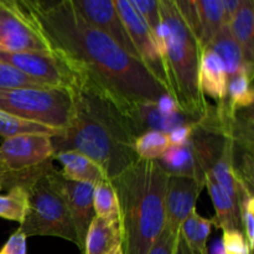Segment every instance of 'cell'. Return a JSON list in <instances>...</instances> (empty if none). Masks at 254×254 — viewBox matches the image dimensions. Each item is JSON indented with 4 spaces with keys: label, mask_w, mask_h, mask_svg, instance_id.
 <instances>
[{
    "label": "cell",
    "mask_w": 254,
    "mask_h": 254,
    "mask_svg": "<svg viewBox=\"0 0 254 254\" xmlns=\"http://www.w3.org/2000/svg\"><path fill=\"white\" fill-rule=\"evenodd\" d=\"M223 4V25H230L235 17L238 7L241 5V0H222Z\"/></svg>",
    "instance_id": "d590c367"
},
{
    "label": "cell",
    "mask_w": 254,
    "mask_h": 254,
    "mask_svg": "<svg viewBox=\"0 0 254 254\" xmlns=\"http://www.w3.org/2000/svg\"><path fill=\"white\" fill-rule=\"evenodd\" d=\"M205 186L207 188L216 210V217L212 220L213 225H216L217 228H222L223 231H240L242 226H241L240 207L237 202L208 174H206Z\"/></svg>",
    "instance_id": "d6986e66"
},
{
    "label": "cell",
    "mask_w": 254,
    "mask_h": 254,
    "mask_svg": "<svg viewBox=\"0 0 254 254\" xmlns=\"http://www.w3.org/2000/svg\"><path fill=\"white\" fill-rule=\"evenodd\" d=\"M114 6H116L121 19L123 20L124 26L128 31L129 37L135 47V51L140 61L153 73V76L165 87L169 93L163 57H161L160 50H159L154 35L148 29L130 0H116Z\"/></svg>",
    "instance_id": "30bf717a"
},
{
    "label": "cell",
    "mask_w": 254,
    "mask_h": 254,
    "mask_svg": "<svg viewBox=\"0 0 254 254\" xmlns=\"http://www.w3.org/2000/svg\"><path fill=\"white\" fill-rule=\"evenodd\" d=\"M200 87L203 96L207 94L217 103L227 101L228 78L225 66L220 57L207 47L202 50L201 55Z\"/></svg>",
    "instance_id": "e0dca14e"
},
{
    "label": "cell",
    "mask_w": 254,
    "mask_h": 254,
    "mask_svg": "<svg viewBox=\"0 0 254 254\" xmlns=\"http://www.w3.org/2000/svg\"><path fill=\"white\" fill-rule=\"evenodd\" d=\"M231 32L240 45L245 62L253 67L254 60V1L241 0V5L232 19Z\"/></svg>",
    "instance_id": "44dd1931"
},
{
    "label": "cell",
    "mask_w": 254,
    "mask_h": 254,
    "mask_svg": "<svg viewBox=\"0 0 254 254\" xmlns=\"http://www.w3.org/2000/svg\"><path fill=\"white\" fill-rule=\"evenodd\" d=\"M27 208V188L16 186L0 195V217L22 223Z\"/></svg>",
    "instance_id": "484cf974"
},
{
    "label": "cell",
    "mask_w": 254,
    "mask_h": 254,
    "mask_svg": "<svg viewBox=\"0 0 254 254\" xmlns=\"http://www.w3.org/2000/svg\"><path fill=\"white\" fill-rule=\"evenodd\" d=\"M47 86L30 78L19 69L0 61V89L46 88Z\"/></svg>",
    "instance_id": "f546056e"
},
{
    "label": "cell",
    "mask_w": 254,
    "mask_h": 254,
    "mask_svg": "<svg viewBox=\"0 0 254 254\" xmlns=\"http://www.w3.org/2000/svg\"><path fill=\"white\" fill-rule=\"evenodd\" d=\"M206 47L220 57L225 66L228 82L243 69H252L253 71V67L245 62L240 45L233 37L228 25H223Z\"/></svg>",
    "instance_id": "ac0fdd59"
},
{
    "label": "cell",
    "mask_w": 254,
    "mask_h": 254,
    "mask_svg": "<svg viewBox=\"0 0 254 254\" xmlns=\"http://www.w3.org/2000/svg\"><path fill=\"white\" fill-rule=\"evenodd\" d=\"M211 254H225V250H223V246L221 241H217V242L213 243Z\"/></svg>",
    "instance_id": "74e56055"
},
{
    "label": "cell",
    "mask_w": 254,
    "mask_h": 254,
    "mask_svg": "<svg viewBox=\"0 0 254 254\" xmlns=\"http://www.w3.org/2000/svg\"><path fill=\"white\" fill-rule=\"evenodd\" d=\"M191 133H192V126L191 124L178 127V128L174 129L173 131H170L168 134L169 143H170L171 146L184 145V144H186L189 141Z\"/></svg>",
    "instance_id": "e575fe53"
},
{
    "label": "cell",
    "mask_w": 254,
    "mask_h": 254,
    "mask_svg": "<svg viewBox=\"0 0 254 254\" xmlns=\"http://www.w3.org/2000/svg\"><path fill=\"white\" fill-rule=\"evenodd\" d=\"M54 159H57L64 166L61 171L64 178L74 181H82V183L98 184L99 181L104 180L103 171L94 161H92L88 156L78 153L74 150L61 151L54 155Z\"/></svg>",
    "instance_id": "7402d4cb"
},
{
    "label": "cell",
    "mask_w": 254,
    "mask_h": 254,
    "mask_svg": "<svg viewBox=\"0 0 254 254\" xmlns=\"http://www.w3.org/2000/svg\"><path fill=\"white\" fill-rule=\"evenodd\" d=\"M52 136L45 134H25L5 139L0 145V164L10 171L36 168L54 159Z\"/></svg>",
    "instance_id": "8fae6325"
},
{
    "label": "cell",
    "mask_w": 254,
    "mask_h": 254,
    "mask_svg": "<svg viewBox=\"0 0 254 254\" xmlns=\"http://www.w3.org/2000/svg\"><path fill=\"white\" fill-rule=\"evenodd\" d=\"M170 146L168 134L161 131H145L134 141V150L139 159L145 160H158L166 149Z\"/></svg>",
    "instance_id": "4316f807"
},
{
    "label": "cell",
    "mask_w": 254,
    "mask_h": 254,
    "mask_svg": "<svg viewBox=\"0 0 254 254\" xmlns=\"http://www.w3.org/2000/svg\"><path fill=\"white\" fill-rule=\"evenodd\" d=\"M93 207L96 216L98 217H108V216L119 213L118 198L113 184L108 179L99 181L94 186Z\"/></svg>",
    "instance_id": "f1b7e54d"
},
{
    "label": "cell",
    "mask_w": 254,
    "mask_h": 254,
    "mask_svg": "<svg viewBox=\"0 0 254 254\" xmlns=\"http://www.w3.org/2000/svg\"><path fill=\"white\" fill-rule=\"evenodd\" d=\"M0 112L61 133L71 123L73 99L71 91L64 88L0 89Z\"/></svg>",
    "instance_id": "8992f818"
},
{
    "label": "cell",
    "mask_w": 254,
    "mask_h": 254,
    "mask_svg": "<svg viewBox=\"0 0 254 254\" xmlns=\"http://www.w3.org/2000/svg\"><path fill=\"white\" fill-rule=\"evenodd\" d=\"M0 61L52 88L71 91L78 82L76 72L56 54L46 52H0Z\"/></svg>",
    "instance_id": "ba28073f"
},
{
    "label": "cell",
    "mask_w": 254,
    "mask_h": 254,
    "mask_svg": "<svg viewBox=\"0 0 254 254\" xmlns=\"http://www.w3.org/2000/svg\"><path fill=\"white\" fill-rule=\"evenodd\" d=\"M222 246L225 254H252L245 235L238 230L223 231Z\"/></svg>",
    "instance_id": "1f68e13d"
},
{
    "label": "cell",
    "mask_w": 254,
    "mask_h": 254,
    "mask_svg": "<svg viewBox=\"0 0 254 254\" xmlns=\"http://www.w3.org/2000/svg\"><path fill=\"white\" fill-rule=\"evenodd\" d=\"M0 52L54 54L24 0H0Z\"/></svg>",
    "instance_id": "52a82bcc"
},
{
    "label": "cell",
    "mask_w": 254,
    "mask_h": 254,
    "mask_svg": "<svg viewBox=\"0 0 254 254\" xmlns=\"http://www.w3.org/2000/svg\"><path fill=\"white\" fill-rule=\"evenodd\" d=\"M213 221L202 217L193 210L179 231V252L183 254H207L206 242L210 237Z\"/></svg>",
    "instance_id": "ffe728a7"
},
{
    "label": "cell",
    "mask_w": 254,
    "mask_h": 254,
    "mask_svg": "<svg viewBox=\"0 0 254 254\" xmlns=\"http://www.w3.org/2000/svg\"><path fill=\"white\" fill-rule=\"evenodd\" d=\"M77 11L91 26L116 42L122 50L139 59L123 20L112 0H72ZM140 60V59H139Z\"/></svg>",
    "instance_id": "7c38bea8"
},
{
    "label": "cell",
    "mask_w": 254,
    "mask_h": 254,
    "mask_svg": "<svg viewBox=\"0 0 254 254\" xmlns=\"http://www.w3.org/2000/svg\"><path fill=\"white\" fill-rule=\"evenodd\" d=\"M253 71L243 69L228 82L227 102L231 111L236 113L241 109L253 107L254 92L252 87Z\"/></svg>",
    "instance_id": "cb8c5ba5"
},
{
    "label": "cell",
    "mask_w": 254,
    "mask_h": 254,
    "mask_svg": "<svg viewBox=\"0 0 254 254\" xmlns=\"http://www.w3.org/2000/svg\"><path fill=\"white\" fill-rule=\"evenodd\" d=\"M161 26L155 41L160 50L169 94L181 112L203 117L208 106L200 87L202 47L174 0H159Z\"/></svg>",
    "instance_id": "277c9868"
},
{
    "label": "cell",
    "mask_w": 254,
    "mask_h": 254,
    "mask_svg": "<svg viewBox=\"0 0 254 254\" xmlns=\"http://www.w3.org/2000/svg\"><path fill=\"white\" fill-rule=\"evenodd\" d=\"M123 246L121 216L96 217L92 220L82 254H114Z\"/></svg>",
    "instance_id": "9a60e30c"
},
{
    "label": "cell",
    "mask_w": 254,
    "mask_h": 254,
    "mask_svg": "<svg viewBox=\"0 0 254 254\" xmlns=\"http://www.w3.org/2000/svg\"><path fill=\"white\" fill-rule=\"evenodd\" d=\"M148 254H179V235L164 227L151 245Z\"/></svg>",
    "instance_id": "d6a6232c"
},
{
    "label": "cell",
    "mask_w": 254,
    "mask_h": 254,
    "mask_svg": "<svg viewBox=\"0 0 254 254\" xmlns=\"http://www.w3.org/2000/svg\"><path fill=\"white\" fill-rule=\"evenodd\" d=\"M168 179L158 161L139 159L111 180L118 198L124 254H148L165 227Z\"/></svg>",
    "instance_id": "3957f363"
},
{
    "label": "cell",
    "mask_w": 254,
    "mask_h": 254,
    "mask_svg": "<svg viewBox=\"0 0 254 254\" xmlns=\"http://www.w3.org/2000/svg\"><path fill=\"white\" fill-rule=\"evenodd\" d=\"M50 164H52V159L36 168L26 169L22 171H10L9 169L0 164V190L9 191L16 186L27 188L30 184L34 183L39 176H41L46 171Z\"/></svg>",
    "instance_id": "83f0119b"
},
{
    "label": "cell",
    "mask_w": 254,
    "mask_h": 254,
    "mask_svg": "<svg viewBox=\"0 0 254 254\" xmlns=\"http://www.w3.org/2000/svg\"><path fill=\"white\" fill-rule=\"evenodd\" d=\"M205 184L190 178L169 176L165 192V227L179 235L181 225L196 210V201Z\"/></svg>",
    "instance_id": "4fadbf2b"
},
{
    "label": "cell",
    "mask_w": 254,
    "mask_h": 254,
    "mask_svg": "<svg viewBox=\"0 0 254 254\" xmlns=\"http://www.w3.org/2000/svg\"><path fill=\"white\" fill-rule=\"evenodd\" d=\"M133 6L139 12L143 21L145 22L148 29L156 39L158 32L161 26L160 9H159V0H130Z\"/></svg>",
    "instance_id": "4dcf8cb0"
},
{
    "label": "cell",
    "mask_w": 254,
    "mask_h": 254,
    "mask_svg": "<svg viewBox=\"0 0 254 254\" xmlns=\"http://www.w3.org/2000/svg\"><path fill=\"white\" fill-rule=\"evenodd\" d=\"M156 161L169 176L195 179L205 184L206 174L190 140L180 146L170 145Z\"/></svg>",
    "instance_id": "2e32d148"
},
{
    "label": "cell",
    "mask_w": 254,
    "mask_h": 254,
    "mask_svg": "<svg viewBox=\"0 0 254 254\" xmlns=\"http://www.w3.org/2000/svg\"><path fill=\"white\" fill-rule=\"evenodd\" d=\"M156 106L159 107L160 111H163L164 113H168V114L175 113V112L180 111L178 104H176V102L174 101L173 97L168 93L164 94V96H161L160 98H159V101L156 102Z\"/></svg>",
    "instance_id": "8d00e7d4"
},
{
    "label": "cell",
    "mask_w": 254,
    "mask_h": 254,
    "mask_svg": "<svg viewBox=\"0 0 254 254\" xmlns=\"http://www.w3.org/2000/svg\"><path fill=\"white\" fill-rule=\"evenodd\" d=\"M71 94V123L51 138L55 154L78 151L94 161L106 179L118 178L139 160L134 150L139 134L133 121L111 96L88 79L78 77Z\"/></svg>",
    "instance_id": "7a4b0ae2"
},
{
    "label": "cell",
    "mask_w": 254,
    "mask_h": 254,
    "mask_svg": "<svg viewBox=\"0 0 254 254\" xmlns=\"http://www.w3.org/2000/svg\"><path fill=\"white\" fill-rule=\"evenodd\" d=\"M50 183L59 191L60 195L66 202L76 228L78 248L81 252L84 248L87 231L92 220L96 217L93 207L94 184L82 183V181L69 180L62 175L61 171H57L54 165L47 170Z\"/></svg>",
    "instance_id": "9c48e42d"
},
{
    "label": "cell",
    "mask_w": 254,
    "mask_h": 254,
    "mask_svg": "<svg viewBox=\"0 0 254 254\" xmlns=\"http://www.w3.org/2000/svg\"><path fill=\"white\" fill-rule=\"evenodd\" d=\"M114 254H124V252H123V248H119V250L117 251V252L114 253Z\"/></svg>",
    "instance_id": "f35d334b"
},
{
    "label": "cell",
    "mask_w": 254,
    "mask_h": 254,
    "mask_svg": "<svg viewBox=\"0 0 254 254\" xmlns=\"http://www.w3.org/2000/svg\"><path fill=\"white\" fill-rule=\"evenodd\" d=\"M27 238L20 230L12 233L9 240L0 250V254H26L27 253Z\"/></svg>",
    "instance_id": "836d02e7"
},
{
    "label": "cell",
    "mask_w": 254,
    "mask_h": 254,
    "mask_svg": "<svg viewBox=\"0 0 254 254\" xmlns=\"http://www.w3.org/2000/svg\"><path fill=\"white\" fill-rule=\"evenodd\" d=\"M50 166L27 186V208L19 230L26 238L32 236L59 237L78 247L76 228L68 207L47 176Z\"/></svg>",
    "instance_id": "5b68a950"
},
{
    "label": "cell",
    "mask_w": 254,
    "mask_h": 254,
    "mask_svg": "<svg viewBox=\"0 0 254 254\" xmlns=\"http://www.w3.org/2000/svg\"><path fill=\"white\" fill-rule=\"evenodd\" d=\"M24 1L54 54L77 76L88 79L111 96L131 121L136 104L156 103L168 93L140 60L91 26L72 0Z\"/></svg>",
    "instance_id": "6da1fadb"
},
{
    "label": "cell",
    "mask_w": 254,
    "mask_h": 254,
    "mask_svg": "<svg viewBox=\"0 0 254 254\" xmlns=\"http://www.w3.org/2000/svg\"><path fill=\"white\" fill-rule=\"evenodd\" d=\"M201 25L200 44L202 50L223 26L222 0H193Z\"/></svg>",
    "instance_id": "603a6c76"
},
{
    "label": "cell",
    "mask_w": 254,
    "mask_h": 254,
    "mask_svg": "<svg viewBox=\"0 0 254 254\" xmlns=\"http://www.w3.org/2000/svg\"><path fill=\"white\" fill-rule=\"evenodd\" d=\"M25 134H45V135L55 136L60 134V131L50 128V127L25 121V119L17 118L11 114L0 112V135L2 138L9 139L14 138V136L25 135Z\"/></svg>",
    "instance_id": "d4e9b609"
},
{
    "label": "cell",
    "mask_w": 254,
    "mask_h": 254,
    "mask_svg": "<svg viewBox=\"0 0 254 254\" xmlns=\"http://www.w3.org/2000/svg\"><path fill=\"white\" fill-rule=\"evenodd\" d=\"M202 117L190 116L184 112L178 111L175 113H164L159 109L155 102H143L138 103L133 109V121L138 130L139 136L145 131L155 130L169 134L178 127L186 124L197 123Z\"/></svg>",
    "instance_id": "5bb4252c"
}]
</instances>
